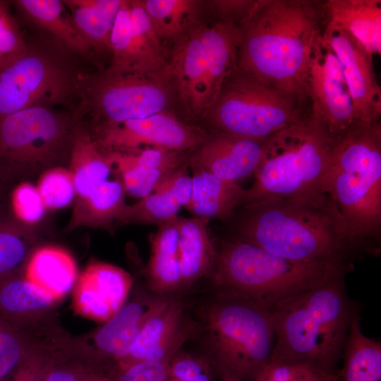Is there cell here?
Masks as SVG:
<instances>
[{
	"label": "cell",
	"instance_id": "6da1fadb",
	"mask_svg": "<svg viewBox=\"0 0 381 381\" xmlns=\"http://www.w3.org/2000/svg\"><path fill=\"white\" fill-rule=\"evenodd\" d=\"M327 20L323 1L257 0L238 25L237 68L285 94L308 97L310 68Z\"/></svg>",
	"mask_w": 381,
	"mask_h": 381
},
{
	"label": "cell",
	"instance_id": "7a4b0ae2",
	"mask_svg": "<svg viewBox=\"0 0 381 381\" xmlns=\"http://www.w3.org/2000/svg\"><path fill=\"white\" fill-rule=\"evenodd\" d=\"M241 208L236 238L281 258L346 262L359 247L329 198H266Z\"/></svg>",
	"mask_w": 381,
	"mask_h": 381
},
{
	"label": "cell",
	"instance_id": "3957f363",
	"mask_svg": "<svg viewBox=\"0 0 381 381\" xmlns=\"http://www.w3.org/2000/svg\"><path fill=\"white\" fill-rule=\"evenodd\" d=\"M340 274L270 310L275 343L270 362L306 364L338 375L356 306Z\"/></svg>",
	"mask_w": 381,
	"mask_h": 381
},
{
	"label": "cell",
	"instance_id": "277c9868",
	"mask_svg": "<svg viewBox=\"0 0 381 381\" xmlns=\"http://www.w3.org/2000/svg\"><path fill=\"white\" fill-rule=\"evenodd\" d=\"M323 193L359 246L381 229V123L354 121L333 138Z\"/></svg>",
	"mask_w": 381,
	"mask_h": 381
},
{
	"label": "cell",
	"instance_id": "5b68a950",
	"mask_svg": "<svg viewBox=\"0 0 381 381\" xmlns=\"http://www.w3.org/2000/svg\"><path fill=\"white\" fill-rule=\"evenodd\" d=\"M333 138L311 109L301 121L267 138L252 185L242 206L266 198L324 200L322 180L329 164Z\"/></svg>",
	"mask_w": 381,
	"mask_h": 381
},
{
	"label": "cell",
	"instance_id": "8992f818",
	"mask_svg": "<svg viewBox=\"0 0 381 381\" xmlns=\"http://www.w3.org/2000/svg\"><path fill=\"white\" fill-rule=\"evenodd\" d=\"M349 269L348 262L286 259L236 238L223 242L217 249L211 275L222 291L246 296L271 310L278 302Z\"/></svg>",
	"mask_w": 381,
	"mask_h": 381
},
{
	"label": "cell",
	"instance_id": "52a82bcc",
	"mask_svg": "<svg viewBox=\"0 0 381 381\" xmlns=\"http://www.w3.org/2000/svg\"><path fill=\"white\" fill-rule=\"evenodd\" d=\"M206 359L222 380L255 381L270 362L275 343L271 310L222 291L206 309Z\"/></svg>",
	"mask_w": 381,
	"mask_h": 381
},
{
	"label": "cell",
	"instance_id": "ba28073f",
	"mask_svg": "<svg viewBox=\"0 0 381 381\" xmlns=\"http://www.w3.org/2000/svg\"><path fill=\"white\" fill-rule=\"evenodd\" d=\"M241 42L238 25L199 22L175 41L169 75L184 107L205 116L216 102L226 80L237 69Z\"/></svg>",
	"mask_w": 381,
	"mask_h": 381
},
{
	"label": "cell",
	"instance_id": "9c48e42d",
	"mask_svg": "<svg viewBox=\"0 0 381 381\" xmlns=\"http://www.w3.org/2000/svg\"><path fill=\"white\" fill-rule=\"evenodd\" d=\"M310 111L308 97L285 94L237 68L207 114L216 132L266 140Z\"/></svg>",
	"mask_w": 381,
	"mask_h": 381
},
{
	"label": "cell",
	"instance_id": "30bf717a",
	"mask_svg": "<svg viewBox=\"0 0 381 381\" xmlns=\"http://www.w3.org/2000/svg\"><path fill=\"white\" fill-rule=\"evenodd\" d=\"M77 127L51 107H33L0 119V176L18 179L56 167L70 157Z\"/></svg>",
	"mask_w": 381,
	"mask_h": 381
},
{
	"label": "cell",
	"instance_id": "8fae6325",
	"mask_svg": "<svg viewBox=\"0 0 381 381\" xmlns=\"http://www.w3.org/2000/svg\"><path fill=\"white\" fill-rule=\"evenodd\" d=\"M75 82L56 57L27 49L0 70V119L27 108L60 103L76 87Z\"/></svg>",
	"mask_w": 381,
	"mask_h": 381
},
{
	"label": "cell",
	"instance_id": "7c38bea8",
	"mask_svg": "<svg viewBox=\"0 0 381 381\" xmlns=\"http://www.w3.org/2000/svg\"><path fill=\"white\" fill-rule=\"evenodd\" d=\"M87 100L104 123H119L166 111L174 84L169 76L114 74L106 71L91 82Z\"/></svg>",
	"mask_w": 381,
	"mask_h": 381
},
{
	"label": "cell",
	"instance_id": "4fadbf2b",
	"mask_svg": "<svg viewBox=\"0 0 381 381\" xmlns=\"http://www.w3.org/2000/svg\"><path fill=\"white\" fill-rule=\"evenodd\" d=\"M110 47L111 63L107 71L109 73L170 77L162 41L142 1H122L112 28Z\"/></svg>",
	"mask_w": 381,
	"mask_h": 381
},
{
	"label": "cell",
	"instance_id": "5bb4252c",
	"mask_svg": "<svg viewBox=\"0 0 381 381\" xmlns=\"http://www.w3.org/2000/svg\"><path fill=\"white\" fill-rule=\"evenodd\" d=\"M208 134L179 120L166 111L119 123H104L97 129V147L111 152L133 153L141 145L176 151L199 147Z\"/></svg>",
	"mask_w": 381,
	"mask_h": 381
},
{
	"label": "cell",
	"instance_id": "9a60e30c",
	"mask_svg": "<svg viewBox=\"0 0 381 381\" xmlns=\"http://www.w3.org/2000/svg\"><path fill=\"white\" fill-rule=\"evenodd\" d=\"M322 38L341 65L355 120L380 121L381 88L375 73L373 55L350 34L328 20Z\"/></svg>",
	"mask_w": 381,
	"mask_h": 381
},
{
	"label": "cell",
	"instance_id": "2e32d148",
	"mask_svg": "<svg viewBox=\"0 0 381 381\" xmlns=\"http://www.w3.org/2000/svg\"><path fill=\"white\" fill-rule=\"evenodd\" d=\"M168 298L164 295H135L101 327L86 336L75 338L78 354L84 358L111 359L119 363L129 353L147 320Z\"/></svg>",
	"mask_w": 381,
	"mask_h": 381
},
{
	"label": "cell",
	"instance_id": "e0dca14e",
	"mask_svg": "<svg viewBox=\"0 0 381 381\" xmlns=\"http://www.w3.org/2000/svg\"><path fill=\"white\" fill-rule=\"evenodd\" d=\"M307 95L311 109L322 119L332 138L356 121L341 65L322 38L313 57Z\"/></svg>",
	"mask_w": 381,
	"mask_h": 381
},
{
	"label": "cell",
	"instance_id": "ac0fdd59",
	"mask_svg": "<svg viewBox=\"0 0 381 381\" xmlns=\"http://www.w3.org/2000/svg\"><path fill=\"white\" fill-rule=\"evenodd\" d=\"M132 285V277L123 269L93 261L77 277L73 308L83 317L104 323L127 301Z\"/></svg>",
	"mask_w": 381,
	"mask_h": 381
},
{
	"label": "cell",
	"instance_id": "d6986e66",
	"mask_svg": "<svg viewBox=\"0 0 381 381\" xmlns=\"http://www.w3.org/2000/svg\"><path fill=\"white\" fill-rule=\"evenodd\" d=\"M183 313L182 302L169 297L145 323L127 356L118 363L120 370L142 361H171L192 333Z\"/></svg>",
	"mask_w": 381,
	"mask_h": 381
},
{
	"label": "cell",
	"instance_id": "ffe728a7",
	"mask_svg": "<svg viewBox=\"0 0 381 381\" xmlns=\"http://www.w3.org/2000/svg\"><path fill=\"white\" fill-rule=\"evenodd\" d=\"M265 140L216 132L190 157V167L200 168L226 181L236 183L254 176Z\"/></svg>",
	"mask_w": 381,
	"mask_h": 381
},
{
	"label": "cell",
	"instance_id": "44dd1931",
	"mask_svg": "<svg viewBox=\"0 0 381 381\" xmlns=\"http://www.w3.org/2000/svg\"><path fill=\"white\" fill-rule=\"evenodd\" d=\"M107 157L119 173L126 193L143 198L168 173L186 164L183 151L146 147L133 153L111 152Z\"/></svg>",
	"mask_w": 381,
	"mask_h": 381
},
{
	"label": "cell",
	"instance_id": "7402d4cb",
	"mask_svg": "<svg viewBox=\"0 0 381 381\" xmlns=\"http://www.w3.org/2000/svg\"><path fill=\"white\" fill-rule=\"evenodd\" d=\"M192 195L186 209L195 217L227 221L241 207L245 188L221 179L200 168L190 167Z\"/></svg>",
	"mask_w": 381,
	"mask_h": 381
},
{
	"label": "cell",
	"instance_id": "603a6c76",
	"mask_svg": "<svg viewBox=\"0 0 381 381\" xmlns=\"http://www.w3.org/2000/svg\"><path fill=\"white\" fill-rule=\"evenodd\" d=\"M180 217L158 225L150 234L151 254L146 267L149 288L164 296L182 287L179 252Z\"/></svg>",
	"mask_w": 381,
	"mask_h": 381
},
{
	"label": "cell",
	"instance_id": "cb8c5ba5",
	"mask_svg": "<svg viewBox=\"0 0 381 381\" xmlns=\"http://www.w3.org/2000/svg\"><path fill=\"white\" fill-rule=\"evenodd\" d=\"M328 20L359 42L370 53H381L380 0H328Z\"/></svg>",
	"mask_w": 381,
	"mask_h": 381
},
{
	"label": "cell",
	"instance_id": "d4e9b609",
	"mask_svg": "<svg viewBox=\"0 0 381 381\" xmlns=\"http://www.w3.org/2000/svg\"><path fill=\"white\" fill-rule=\"evenodd\" d=\"M205 218L180 217L179 252L182 287L188 286L211 274L217 248L211 238Z\"/></svg>",
	"mask_w": 381,
	"mask_h": 381
},
{
	"label": "cell",
	"instance_id": "484cf974",
	"mask_svg": "<svg viewBox=\"0 0 381 381\" xmlns=\"http://www.w3.org/2000/svg\"><path fill=\"white\" fill-rule=\"evenodd\" d=\"M59 302L25 275L7 281L0 288V308L16 318L23 329L54 318V310Z\"/></svg>",
	"mask_w": 381,
	"mask_h": 381
},
{
	"label": "cell",
	"instance_id": "4316f807",
	"mask_svg": "<svg viewBox=\"0 0 381 381\" xmlns=\"http://www.w3.org/2000/svg\"><path fill=\"white\" fill-rule=\"evenodd\" d=\"M25 277L60 301L75 283L77 266L72 255L65 249L53 246H43L35 249L30 255Z\"/></svg>",
	"mask_w": 381,
	"mask_h": 381
},
{
	"label": "cell",
	"instance_id": "83f0119b",
	"mask_svg": "<svg viewBox=\"0 0 381 381\" xmlns=\"http://www.w3.org/2000/svg\"><path fill=\"white\" fill-rule=\"evenodd\" d=\"M126 191L121 180L106 181L84 198H77L65 228L70 232L81 226L111 232L115 220L126 205Z\"/></svg>",
	"mask_w": 381,
	"mask_h": 381
},
{
	"label": "cell",
	"instance_id": "f1b7e54d",
	"mask_svg": "<svg viewBox=\"0 0 381 381\" xmlns=\"http://www.w3.org/2000/svg\"><path fill=\"white\" fill-rule=\"evenodd\" d=\"M70 172L77 198H84L107 181L111 164L85 127L77 125L70 153Z\"/></svg>",
	"mask_w": 381,
	"mask_h": 381
},
{
	"label": "cell",
	"instance_id": "f546056e",
	"mask_svg": "<svg viewBox=\"0 0 381 381\" xmlns=\"http://www.w3.org/2000/svg\"><path fill=\"white\" fill-rule=\"evenodd\" d=\"M339 381H381V344L362 332L356 308L345 340Z\"/></svg>",
	"mask_w": 381,
	"mask_h": 381
},
{
	"label": "cell",
	"instance_id": "4dcf8cb0",
	"mask_svg": "<svg viewBox=\"0 0 381 381\" xmlns=\"http://www.w3.org/2000/svg\"><path fill=\"white\" fill-rule=\"evenodd\" d=\"M13 3L27 19L47 31L69 50L85 54L90 48L65 9L63 1L16 0Z\"/></svg>",
	"mask_w": 381,
	"mask_h": 381
},
{
	"label": "cell",
	"instance_id": "1f68e13d",
	"mask_svg": "<svg viewBox=\"0 0 381 381\" xmlns=\"http://www.w3.org/2000/svg\"><path fill=\"white\" fill-rule=\"evenodd\" d=\"M123 0L63 1L78 32L90 47L111 50L110 37Z\"/></svg>",
	"mask_w": 381,
	"mask_h": 381
},
{
	"label": "cell",
	"instance_id": "d6a6232c",
	"mask_svg": "<svg viewBox=\"0 0 381 381\" xmlns=\"http://www.w3.org/2000/svg\"><path fill=\"white\" fill-rule=\"evenodd\" d=\"M157 37L177 40L200 22L201 2L193 0L142 1Z\"/></svg>",
	"mask_w": 381,
	"mask_h": 381
},
{
	"label": "cell",
	"instance_id": "836d02e7",
	"mask_svg": "<svg viewBox=\"0 0 381 381\" xmlns=\"http://www.w3.org/2000/svg\"><path fill=\"white\" fill-rule=\"evenodd\" d=\"M181 205L168 194L154 191L132 205H125L115 223L126 224H157L178 216Z\"/></svg>",
	"mask_w": 381,
	"mask_h": 381
},
{
	"label": "cell",
	"instance_id": "e575fe53",
	"mask_svg": "<svg viewBox=\"0 0 381 381\" xmlns=\"http://www.w3.org/2000/svg\"><path fill=\"white\" fill-rule=\"evenodd\" d=\"M36 236L23 222H0V275L28 261L33 252Z\"/></svg>",
	"mask_w": 381,
	"mask_h": 381
},
{
	"label": "cell",
	"instance_id": "d590c367",
	"mask_svg": "<svg viewBox=\"0 0 381 381\" xmlns=\"http://www.w3.org/2000/svg\"><path fill=\"white\" fill-rule=\"evenodd\" d=\"M37 190L46 208L58 210L68 206L76 194L72 174L62 167L44 171L38 181Z\"/></svg>",
	"mask_w": 381,
	"mask_h": 381
},
{
	"label": "cell",
	"instance_id": "8d00e7d4",
	"mask_svg": "<svg viewBox=\"0 0 381 381\" xmlns=\"http://www.w3.org/2000/svg\"><path fill=\"white\" fill-rule=\"evenodd\" d=\"M39 328L23 329L19 334L0 330V378L4 377L29 354L40 341Z\"/></svg>",
	"mask_w": 381,
	"mask_h": 381
},
{
	"label": "cell",
	"instance_id": "74e56055",
	"mask_svg": "<svg viewBox=\"0 0 381 381\" xmlns=\"http://www.w3.org/2000/svg\"><path fill=\"white\" fill-rule=\"evenodd\" d=\"M255 381H339V376L306 364L270 362Z\"/></svg>",
	"mask_w": 381,
	"mask_h": 381
},
{
	"label": "cell",
	"instance_id": "f35d334b",
	"mask_svg": "<svg viewBox=\"0 0 381 381\" xmlns=\"http://www.w3.org/2000/svg\"><path fill=\"white\" fill-rule=\"evenodd\" d=\"M213 370L206 358L179 351L169 362L165 381H212Z\"/></svg>",
	"mask_w": 381,
	"mask_h": 381
},
{
	"label": "cell",
	"instance_id": "ab89813d",
	"mask_svg": "<svg viewBox=\"0 0 381 381\" xmlns=\"http://www.w3.org/2000/svg\"><path fill=\"white\" fill-rule=\"evenodd\" d=\"M12 203L16 215L24 224H35L44 215L43 200L37 186L29 182L21 183L16 188Z\"/></svg>",
	"mask_w": 381,
	"mask_h": 381
},
{
	"label": "cell",
	"instance_id": "60d3db41",
	"mask_svg": "<svg viewBox=\"0 0 381 381\" xmlns=\"http://www.w3.org/2000/svg\"><path fill=\"white\" fill-rule=\"evenodd\" d=\"M18 24L9 9V2L0 0V53L10 62L26 50Z\"/></svg>",
	"mask_w": 381,
	"mask_h": 381
},
{
	"label": "cell",
	"instance_id": "b9f144b4",
	"mask_svg": "<svg viewBox=\"0 0 381 381\" xmlns=\"http://www.w3.org/2000/svg\"><path fill=\"white\" fill-rule=\"evenodd\" d=\"M188 164L173 170L156 185L154 191L162 192L174 198L181 207L186 208L192 195V178L188 171Z\"/></svg>",
	"mask_w": 381,
	"mask_h": 381
},
{
	"label": "cell",
	"instance_id": "7bdbcfd3",
	"mask_svg": "<svg viewBox=\"0 0 381 381\" xmlns=\"http://www.w3.org/2000/svg\"><path fill=\"white\" fill-rule=\"evenodd\" d=\"M169 361H142L121 370L115 381H165Z\"/></svg>",
	"mask_w": 381,
	"mask_h": 381
},
{
	"label": "cell",
	"instance_id": "ee69618b",
	"mask_svg": "<svg viewBox=\"0 0 381 381\" xmlns=\"http://www.w3.org/2000/svg\"><path fill=\"white\" fill-rule=\"evenodd\" d=\"M257 0H219L211 5L219 21L239 25L251 13Z\"/></svg>",
	"mask_w": 381,
	"mask_h": 381
},
{
	"label": "cell",
	"instance_id": "f6af8a7d",
	"mask_svg": "<svg viewBox=\"0 0 381 381\" xmlns=\"http://www.w3.org/2000/svg\"><path fill=\"white\" fill-rule=\"evenodd\" d=\"M44 381H78V376L72 370L59 368L52 370Z\"/></svg>",
	"mask_w": 381,
	"mask_h": 381
},
{
	"label": "cell",
	"instance_id": "bcb514c9",
	"mask_svg": "<svg viewBox=\"0 0 381 381\" xmlns=\"http://www.w3.org/2000/svg\"><path fill=\"white\" fill-rule=\"evenodd\" d=\"M10 61L0 53V70L6 66Z\"/></svg>",
	"mask_w": 381,
	"mask_h": 381
},
{
	"label": "cell",
	"instance_id": "7dc6e473",
	"mask_svg": "<svg viewBox=\"0 0 381 381\" xmlns=\"http://www.w3.org/2000/svg\"><path fill=\"white\" fill-rule=\"evenodd\" d=\"M223 381H238V380H223Z\"/></svg>",
	"mask_w": 381,
	"mask_h": 381
}]
</instances>
